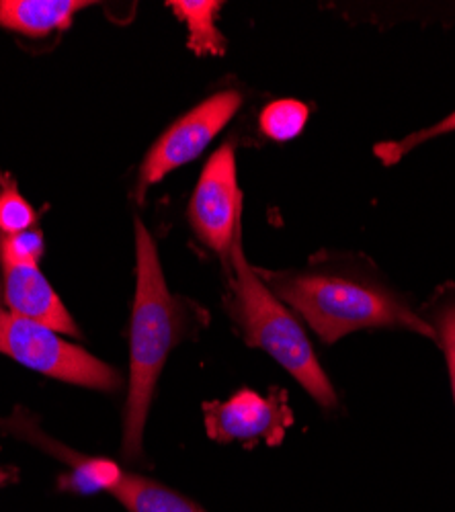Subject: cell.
<instances>
[{
	"instance_id": "obj_4",
	"label": "cell",
	"mask_w": 455,
	"mask_h": 512,
	"mask_svg": "<svg viewBox=\"0 0 455 512\" xmlns=\"http://www.w3.org/2000/svg\"><path fill=\"white\" fill-rule=\"evenodd\" d=\"M60 332L0 310V353L44 375L74 386L111 392L119 388V373L85 349L74 347Z\"/></svg>"
},
{
	"instance_id": "obj_1",
	"label": "cell",
	"mask_w": 455,
	"mask_h": 512,
	"mask_svg": "<svg viewBox=\"0 0 455 512\" xmlns=\"http://www.w3.org/2000/svg\"><path fill=\"white\" fill-rule=\"evenodd\" d=\"M183 312L164 279L156 244L136 220V295L130 328V392L123 418V455H142L144 429L158 377L181 340Z\"/></svg>"
},
{
	"instance_id": "obj_10",
	"label": "cell",
	"mask_w": 455,
	"mask_h": 512,
	"mask_svg": "<svg viewBox=\"0 0 455 512\" xmlns=\"http://www.w3.org/2000/svg\"><path fill=\"white\" fill-rule=\"evenodd\" d=\"M109 492L130 512H205L183 494L130 472H121Z\"/></svg>"
},
{
	"instance_id": "obj_14",
	"label": "cell",
	"mask_w": 455,
	"mask_h": 512,
	"mask_svg": "<svg viewBox=\"0 0 455 512\" xmlns=\"http://www.w3.org/2000/svg\"><path fill=\"white\" fill-rule=\"evenodd\" d=\"M449 132H455V111L451 115H447L445 119L437 121L435 125L427 127V130H421L417 134H410V136H406V138H402L398 142H388V144L376 146V156L382 158L386 164H392V162H398L412 148H417L419 144H423L427 140H433V138H439V136L449 134Z\"/></svg>"
},
{
	"instance_id": "obj_13",
	"label": "cell",
	"mask_w": 455,
	"mask_h": 512,
	"mask_svg": "<svg viewBox=\"0 0 455 512\" xmlns=\"http://www.w3.org/2000/svg\"><path fill=\"white\" fill-rule=\"evenodd\" d=\"M121 469L107 459H89L76 465L74 472L66 478L64 486L82 492V494H91L97 490H107L119 480Z\"/></svg>"
},
{
	"instance_id": "obj_2",
	"label": "cell",
	"mask_w": 455,
	"mask_h": 512,
	"mask_svg": "<svg viewBox=\"0 0 455 512\" xmlns=\"http://www.w3.org/2000/svg\"><path fill=\"white\" fill-rule=\"evenodd\" d=\"M271 291L324 340L363 328H404L435 340L433 326L384 285L335 273H267Z\"/></svg>"
},
{
	"instance_id": "obj_12",
	"label": "cell",
	"mask_w": 455,
	"mask_h": 512,
	"mask_svg": "<svg viewBox=\"0 0 455 512\" xmlns=\"http://www.w3.org/2000/svg\"><path fill=\"white\" fill-rule=\"evenodd\" d=\"M308 115L310 111L302 101H273L261 113V132L275 142H287L302 134L308 123Z\"/></svg>"
},
{
	"instance_id": "obj_15",
	"label": "cell",
	"mask_w": 455,
	"mask_h": 512,
	"mask_svg": "<svg viewBox=\"0 0 455 512\" xmlns=\"http://www.w3.org/2000/svg\"><path fill=\"white\" fill-rule=\"evenodd\" d=\"M35 222V211L17 193V189H5L0 193V232L17 236L27 232Z\"/></svg>"
},
{
	"instance_id": "obj_3",
	"label": "cell",
	"mask_w": 455,
	"mask_h": 512,
	"mask_svg": "<svg viewBox=\"0 0 455 512\" xmlns=\"http://www.w3.org/2000/svg\"><path fill=\"white\" fill-rule=\"evenodd\" d=\"M228 256L232 267V312L246 343L271 355L322 408H335L339 402L337 392L298 318L248 265L242 250V226L236 230Z\"/></svg>"
},
{
	"instance_id": "obj_11",
	"label": "cell",
	"mask_w": 455,
	"mask_h": 512,
	"mask_svg": "<svg viewBox=\"0 0 455 512\" xmlns=\"http://www.w3.org/2000/svg\"><path fill=\"white\" fill-rule=\"evenodd\" d=\"M169 7L187 23L189 48L197 56H224L226 39L216 27L222 3L216 0H173Z\"/></svg>"
},
{
	"instance_id": "obj_9",
	"label": "cell",
	"mask_w": 455,
	"mask_h": 512,
	"mask_svg": "<svg viewBox=\"0 0 455 512\" xmlns=\"http://www.w3.org/2000/svg\"><path fill=\"white\" fill-rule=\"evenodd\" d=\"M87 5L80 0H0V27L44 37L68 29L74 13Z\"/></svg>"
},
{
	"instance_id": "obj_17",
	"label": "cell",
	"mask_w": 455,
	"mask_h": 512,
	"mask_svg": "<svg viewBox=\"0 0 455 512\" xmlns=\"http://www.w3.org/2000/svg\"><path fill=\"white\" fill-rule=\"evenodd\" d=\"M44 252V242L37 232H23L17 236H9L3 242V259L37 263V259Z\"/></svg>"
},
{
	"instance_id": "obj_18",
	"label": "cell",
	"mask_w": 455,
	"mask_h": 512,
	"mask_svg": "<svg viewBox=\"0 0 455 512\" xmlns=\"http://www.w3.org/2000/svg\"><path fill=\"white\" fill-rule=\"evenodd\" d=\"M9 478H11V476L5 472V469H0V486L7 484V482H9Z\"/></svg>"
},
{
	"instance_id": "obj_6",
	"label": "cell",
	"mask_w": 455,
	"mask_h": 512,
	"mask_svg": "<svg viewBox=\"0 0 455 512\" xmlns=\"http://www.w3.org/2000/svg\"><path fill=\"white\" fill-rule=\"evenodd\" d=\"M240 220L242 193L236 177V156L232 144H224L201 170L189 203V222L205 246L228 256Z\"/></svg>"
},
{
	"instance_id": "obj_7",
	"label": "cell",
	"mask_w": 455,
	"mask_h": 512,
	"mask_svg": "<svg viewBox=\"0 0 455 512\" xmlns=\"http://www.w3.org/2000/svg\"><path fill=\"white\" fill-rule=\"evenodd\" d=\"M203 412L210 439L220 443L265 441L273 447L294 424V412L283 390H271L269 396L242 390L226 402H208Z\"/></svg>"
},
{
	"instance_id": "obj_8",
	"label": "cell",
	"mask_w": 455,
	"mask_h": 512,
	"mask_svg": "<svg viewBox=\"0 0 455 512\" xmlns=\"http://www.w3.org/2000/svg\"><path fill=\"white\" fill-rule=\"evenodd\" d=\"M5 297L13 314L44 324L60 334H78V328L52 289L37 269V263L3 259Z\"/></svg>"
},
{
	"instance_id": "obj_16",
	"label": "cell",
	"mask_w": 455,
	"mask_h": 512,
	"mask_svg": "<svg viewBox=\"0 0 455 512\" xmlns=\"http://www.w3.org/2000/svg\"><path fill=\"white\" fill-rule=\"evenodd\" d=\"M431 326L435 330V340L441 345L447 359L451 390L455 400V302H447L441 308H437Z\"/></svg>"
},
{
	"instance_id": "obj_5",
	"label": "cell",
	"mask_w": 455,
	"mask_h": 512,
	"mask_svg": "<svg viewBox=\"0 0 455 512\" xmlns=\"http://www.w3.org/2000/svg\"><path fill=\"white\" fill-rule=\"evenodd\" d=\"M240 105L242 95L238 91H222L175 121L150 148L142 164L138 179L140 199L154 183L162 181L175 168L195 160L208 148L236 115Z\"/></svg>"
}]
</instances>
